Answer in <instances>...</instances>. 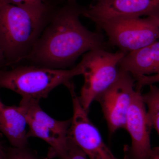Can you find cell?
Segmentation results:
<instances>
[{
    "label": "cell",
    "mask_w": 159,
    "mask_h": 159,
    "mask_svg": "<svg viewBox=\"0 0 159 159\" xmlns=\"http://www.w3.org/2000/svg\"><path fill=\"white\" fill-rule=\"evenodd\" d=\"M47 0H0V6L12 5L29 8H40L48 5Z\"/></svg>",
    "instance_id": "9a60e30c"
},
{
    "label": "cell",
    "mask_w": 159,
    "mask_h": 159,
    "mask_svg": "<svg viewBox=\"0 0 159 159\" xmlns=\"http://www.w3.org/2000/svg\"><path fill=\"white\" fill-rule=\"evenodd\" d=\"M136 89L141 90L142 88L146 85L154 84L159 82V71L157 74L148 76H141L135 77Z\"/></svg>",
    "instance_id": "2e32d148"
},
{
    "label": "cell",
    "mask_w": 159,
    "mask_h": 159,
    "mask_svg": "<svg viewBox=\"0 0 159 159\" xmlns=\"http://www.w3.org/2000/svg\"><path fill=\"white\" fill-rule=\"evenodd\" d=\"M66 159H89L85 154L74 143L70 137L68 152Z\"/></svg>",
    "instance_id": "e0dca14e"
},
{
    "label": "cell",
    "mask_w": 159,
    "mask_h": 159,
    "mask_svg": "<svg viewBox=\"0 0 159 159\" xmlns=\"http://www.w3.org/2000/svg\"><path fill=\"white\" fill-rule=\"evenodd\" d=\"M119 66L134 78L157 74L159 71V41L127 53Z\"/></svg>",
    "instance_id": "7c38bea8"
},
{
    "label": "cell",
    "mask_w": 159,
    "mask_h": 159,
    "mask_svg": "<svg viewBox=\"0 0 159 159\" xmlns=\"http://www.w3.org/2000/svg\"><path fill=\"white\" fill-rule=\"evenodd\" d=\"M70 91L72 97L73 116L69 136L89 159H118L106 145L100 132L83 108L75 89Z\"/></svg>",
    "instance_id": "ba28073f"
},
{
    "label": "cell",
    "mask_w": 159,
    "mask_h": 159,
    "mask_svg": "<svg viewBox=\"0 0 159 159\" xmlns=\"http://www.w3.org/2000/svg\"><path fill=\"white\" fill-rule=\"evenodd\" d=\"M136 92L133 76L119 68L116 80L96 99L102 108L110 134L125 129L129 109Z\"/></svg>",
    "instance_id": "52a82bcc"
},
{
    "label": "cell",
    "mask_w": 159,
    "mask_h": 159,
    "mask_svg": "<svg viewBox=\"0 0 159 159\" xmlns=\"http://www.w3.org/2000/svg\"><path fill=\"white\" fill-rule=\"evenodd\" d=\"M152 128L141 90L136 89L126 117L125 129L130 136L131 144L124 148V159H150Z\"/></svg>",
    "instance_id": "9c48e42d"
},
{
    "label": "cell",
    "mask_w": 159,
    "mask_h": 159,
    "mask_svg": "<svg viewBox=\"0 0 159 159\" xmlns=\"http://www.w3.org/2000/svg\"><path fill=\"white\" fill-rule=\"evenodd\" d=\"M149 86L148 92L142 94V99L146 106L149 124L159 136V87L154 84ZM150 159H159V146L152 148Z\"/></svg>",
    "instance_id": "4fadbf2b"
},
{
    "label": "cell",
    "mask_w": 159,
    "mask_h": 159,
    "mask_svg": "<svg viewBox=\"0 0 159 159\" xmlns=\"http://www.w3.org/2000/svg\"><path fill=\"white\" fill-rule=\"evenodd\" d=\"M80 62L72 68L55 69L34 65L20 66L8 70H0V88L17 93L22 98L40 100L60 85L74 87L72 80L82 75Z\"/></svg>",
    "instance_id": "3957f363"
},
{
    "label": "cell",
    "mask_w": 159,
    "mask_h": 159,
    "mask_svg": "<svg viewBox=\"0 0 159 159\" xmlns=\"http://www.w3.org/2000/svg\"><path fill=\"white\" fill-rule=\"evenodd\" d=\"M82 15L95 23L122 16L159 19V0H93Z\"/></svg>",
    "instance_id": "30bf717a"
},
{
    "label": "cell",
    "mask_w": 159,
    "mask_h": 159,
    "mask_svg": "<svg viewBox=\"0 0 159 159\" xmlns=\"http://www.w3.org/2000/svg\"><path fill=\"white\" fill-rule=\"evenodd\" d=\"M6 148L0 142V159H6Z\"/></svg>",
    "instance_id": "ac0fdd59"
},
{
    "label": "cell",
    "mask_w": 159,
    "mask_h": 159,
    "mask_svg": "<svg viewBox=\"0 0 159 159\" xmlns=\"http://www.w3.org/2000/svg\"><path fill=\"white\" fill-rule=\"evenodd\" d=\"M39 100L22 98L19 106L29 126L28 138H37L50 146L48 159H66L69 148L71 118L65 121L53 119L45 112Z\"/></svg>",
    "instance_id": "8992f818"
},
{
    "label": "cell",
    "mask_w": 159,
    "mask_h": 159,
    "mask_svg": "<svg viewBox=\"0 0 159 159\" xmlns=\"http://www.w3.org/2000/svg\"><path fill=\"white\" fill-rule=\"evenodd\" d=\"M5 60H4V55H3L2 51L0 48V65H4Z\"/></svg>",
    "instance_id": "d6986e66"
},
{
    "label": "cell",
    "mask_w": 159,
    "mask_h": 159,
    "mask_svg": "<svg viewBox=\"0 0 159 159\" xmlns=\"http://www.w3.org/2000/svg\"><path fill=\"white\" fill-rule=\"evenodd\" d=\"M6 159H44L38 155L36 152L29 149L8 147L6 148Z\"/></svg>",
    "instance_id": "5bb4252c"
},
{
    "label": "cell",
    "mask_w": 159,
    "mask_h": 159,
    "mask_svg": "<svg viewBox=\"0 0 159 159\" xmlns=\"http://www.w3.org/2000/svg\"><path fill=\"white\" fill-rule=\"evenodd\" d=\"M57 6L40 8L0 6V48L4 65L26 60L51 20Z\"/></svg>",
    "instance_id": "7a4b0ae2"
},
{
    "label": "cell",
    "mask_w": 159,
    "mask_h": 159,
    "mask_svg": "<svg viewBox=\"0 0 159 159\" xmlns=\"http://www.w3.org/2000/svg\"><path fill=\"white\" fill-rule=\"evenodd\" d=\"M95 24L99 30L105 32L110 43L126 54L159 39V19L157 18L122 16Z\"/></svg>",
    "instance_id": "5b68a950"
},
{
    "label": "cell",
    "mask_w": 159,
    "mask_h": 159,
    "mask_svg": "<svg viewBox=\"0 0 159 159\" xmlns=\"http://www.w3.org/2000/svg\"><path fill=\"white\" fill-rule=\"evenodd\" d=\"M27 124L19 106L6 105L0 98V131L12 147L25 148L29 146Z\"/></svg>",
    "instance_id": "8fae6325"
},
{
    "label": "cell",
    "mask_w": 159,
    "mask_h": 159,
    "mask_svg": "<svg viewBox=\"0 0 159 159\" xmlns=\"http://www.w3.org/2000/svg\"><path fill=\"white\" fill-rule=\"evenodd\" d=\"M126 54L120 51L111 53L97 49L84 55L80 63L84 83L78 98L86 111L89 112L92 103L116 80L119 63Z\"/></svg>",
    "instance_id": "277c9868"
},
{
    "label": "cell",
    "mask_w": 159,
    "mask_h": 159,
    "mask_svg": "<svg viewBox=\"0 0 159 159\" xmlns=\"http://www.w3.org/2000/svg\"><path fill=\"white\" fill-rule=\"evenodd\" d=\"M84 9L77 0H66L62 6H57L26 60L33 65L66 69L84 53L106 49L102 34L89 31L80 22Z\"/></svg>",
    "instance_id": "6da1fadb"
}]
</instances>
